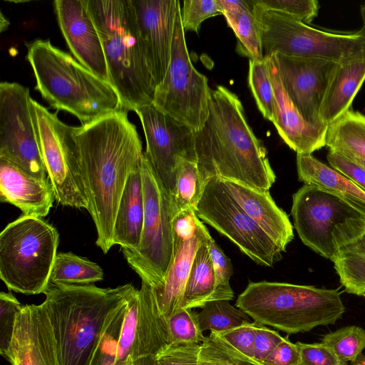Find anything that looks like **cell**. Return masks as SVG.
<instances>
[{
  "label": "cell",
  "mask_w": 365,
  "mask_h": 365,
  "mask_svg": "<svg viewBox=\"0 0 365 365\" xmlns=\"http://www.w3.org/2000/svg\"><path fill=\"white\" fill-rule=\"evenodd\" d=\"M124 108L76 127L80 165L96 241L104 254L113 246L115 220L127 180L140 166L142 143Z\"/></svg>",
  "instance_id": "1"
},
{
  "label": "cell",
  "mask_w": 365,
  "mask_h": 365,
  "mask_svg": "<svg viewBox=\"0 0 365 365\" xmlns=\"http://www.w3.org/2000/svg\"><path fill=\"white\" fill-rule=\"evenodd\" d=\"M195 153L202 191L213 178L267 191L276 180L241 101L225 86L211 89L207 118L195 133Z\"/></svg>",
  "instance_id": "2"
},
{
  "label": "cell",
  "mask_w": 365,
  "mask_h": 365,
  "mask_svg": "<svg viewBox=\"0 0 365 365\" xmlns=\"http://www.w3.org/2000/svg\"><path fill=\"white\" fill-rule=\"evenodd\" d=\"M136 289L130 283L115 288L49 284L41 305L58 365H89L106 326Z\"/></svg>",
  "instance_id": "3"
},
{
  "label": "cell",
  "mask_w": 365,
  "mask_h": 365,
  "mask_svg": "<svg viewBox=\"0 0 365 365\" xmlns=\"http://www.w3.org/2000/svg\"><path fill=\"white\" fill-rule=\"evenodd\" d=\"M26 59L42 98L53 108L75 115L82 125L123 109L112 86L49 40L25 43Z\"/></svg>",
  "instance_id": "4"
},
{
  "label": "cell",
  "mask_w": 365,
  "mask_h": 365,
  "mask_svg": "<svg viewBox=\"0 0 365 365\" xmlns=\"http://www.w3.org/2000/svg\"><path fill=\"white\" fill-rule=\"evenodd\" d=\"M101 36L109 82L123 108L153 103L155 85L139 38L131 0H87Z\"/></svg>",
  "instance_id": "5"
},
{
  "label": "cell",
  "mask_w": 365,
  "mask_h": 365,
  "mask_svg": "<svg viewBox=\"0 0 365 365\" xmlns=\"http://www.w3.org/2000/svg\"><path fill=\"white\" fill-rule=\"evenodd\" d=\"M235 306L254 322L287 334L334 324L345 312L337 289L267 281L250 282Z\"/></svg>",
  "instance_id": "6"
},
{
  "label": "cell",
  "mask_w": 365,
  "mask_h": 365,
  "mask_svg": "<svg viewBox=\"0 0 365 365\" xmlns=\"http://www.w3.org/2000/svg\"><path fill=\"white\" fill-rule=\"evenodd\" d=\"M59 236L40 217L21 215L0 234V278L9 290L44 293L49 285Z\"/></svg>",
  "instance_id": "7"
},
{
  "label": "cell",
  "mask_w": 365,
  "mask_h": 365,
  "mask_svg": "<svg viewBox=\"0 0 365 365\" xmlns=\"http://www.w3.org/2000/svg\"><path fill=\"white\" fill-rule=\"evenodd\" d=\"M291 214L302 242L329 259L365 233L364 214L315 185H304L293 195Z\"/></svg>",
  "instance_id": "8"
},
{
  "label": "cell",
  "mask_w": 365,
  "mask_h": 365,
  "mask_svg": "<svg viewBox=\"0 0 365 365\" xmlns=\"http://www.w3.org/2000/svg\"><path fill=\"white\" fill-rule=\"evenodd\" d=\"M140 172L144 199L141 238L135 250H122L129 266L151 287L163 284L174 250L173 221L178 210L171 193L157 177L145 152Z\"/></svg>",
  "instance_id": "9"
},
{
  "label": "cell",
  "mask_w": 365,
  "mask_h": 365,
  "mask_svg": "<svg viewBox=\"0 0 365 365\" xmlns=\"http://www.w3.org/2000/svg\"><path fill=\"white\" fill-rule=\"evenodd\" d=\"M259 29L263 56L319 58L335 62L365 49V31L333 33L309 26L277 11L265 9L250 0Z\"/></svg>",
  "instance_id": "10"
},
{
  "label": "cell",
  "mask_w": 365,
  "mask_h": 365,
  "mask_svg": "<svg viewBox=\"0 0 365 365\" xmlns=\"http://www.w3.org/2000/svg\"><path fill=\"white\" fill-rule=\"evenodd\" d=\"M31 113L41 155L58 203L89 208L83 183L75 128L31 98Z\"/></svg>",
  "instance_id": "11"
},
{
  "label": "cell",
  "mask_w": 365,
  "mask_h": 365,
  "mask_svg": "<svg viewBox=\"0 0 365 365\" xmlns=\"http://www.w3.org/2000/svg\"><path fill=\"white\" fill-rule=\"evenodd\" d=\"M180 9L176 16L170 63L162 82L155 89L153 104L197 132L208 116L211 88L206 76L192 65Z\"/></svg>",
  "instance_id": "12"
},
{
  "label": "cell",
  "mask_w": 365,
  "mask_h": 365,
  "mask_svg": "<svg viewBox=\"0 0 365 365\" xmlns=\"http://www.w3.org/2000/svg\"><path fill=\"white\" fill-rule=\"evenodd\" d=\"M194 210L257 264L272 267L282 259L284 251L230 197L220 179L206 182Z\"/></svg>",
  "instance_id": "13"
},
{
  "label": "cell",
  "mask_w": 365,
  "mask_h": 365,
  "mask_svg": "<svg viewBox=\"0 0 365 365\" xmlns=\"http://www.w3.org/2000/svg\"><path fill=\"white\" fill-rule=\"evenodd\" d=\"M29 89L16 82L0 83V159L39 180L48 179L31 113Z\"/></svg>",
  "instance_id": "14"
},
{
  "label": "cell",
  "mask_w": 365,
  "mask_h": 365,
  "mask_svg": "<svg viewBox=\"0 0 365 365\" xmlns=\"http://www.w3.org/2000/svg\"><path fill=\"white\" fill-rule=\"evenodd\" d=\"M135 112L145 134V154L157 177L172 195L180 159L196 161L195 132L153 103L139 107Z\"/></svg>",
  "instance_id": "15"
},
{
  "label": "cell",
  "mask_w": 365,
  "mask_h": 365,
  "mask_svg": "<svg viewBox=\"0 0 365 365\" xmlns=\"http://www.w3.org/2000/svg\"><path fill=\"white\" fill-rule=\"evenodd\" d=\"M274 55L284 89L301 115L315 127H327L321 120L320 110L338 62Z\"/></svg>",
  "instance_id": "16"
},
{
  "label": "cell",
  "mask_w": 365,
  "mask_h": 365,
  "mask_svg": "<svg viewBox=\"0 0 365 365\" xmlns=\"http://www.w3.org/2000/svg\"><path fill=\"white\" fill-rule=\"evenodd\" d=\"M139 38L155 88L168 70L171 56L178 0H131Z\"/></svg>",
  "instance_id": "17"
},
{
  "label": "cell",
  "mask_w": 365,
  "mask_h": 365,
  "mask_svg": "<svg viewBox=\"0 0 365 365\" xmlns=\"http://www.w3.org/2000/svg\"><path fill=\"white\" fill-rule=\"evenodd\" d=\"M53 7L60 30L74 58L109 82L102 41L87 0H55Z\"/></svg>",
  "instance_id": "18"
},
{
  "label": "cell",
  "mask_w": 365,
  "mask_h": 365,
  "mask_svg": "<svg viewBox=\"0 0 365 365\" xmlns=\"http://www.w3.org/2000/svg\"><path fill=\"white\" fill-rule=\"evenodd\" d=\"M3 356L11 365H58L51 328L41 304L23 306Z\"/></svg>",
  "instance_id": "19"
},
{
  "label": "cell",
  "mask_w": 365,
  "mask_h": 365,
  "mask_svg": "<svg viewBox=\"0 0 365 365\" xmlns=\"http://www.w3.org/2000/svg\"><path fill=\"white\" fill-rule=\"evenodd\" d=\"M266 58L274 91L273 124L284 143L297 154H309L325 146L327 128L307 123L286 93L281 82L276 56Z\"/></svg>",
  "instance_id": "20"
},
{
  "label": "cell",
  "mask_w": 365,
  "mask_h": 365,
  "mask_svg": "<svg viewBox=\"0 0 365 365\" xmlns=\"http://www.w3.org/2000/svg\"><path fill=\"white\" fill-rule=\"evenodd\" d=\"M173 235V255L165 280L156 287H150L159 314L166 323L172 314L181 309L184 289L196 252L210 234L198 219L192 235Z\"/></svg>",
  "instance_id": "21"
},
{
  "label": "cell",
  "mask_w": 365,
  "mask_h": 365,
  "mask_svg": "<svg viewBox=\"0 0 365 365\" xmlns=\"http://www.w3.org/2000/svg\"><path fill=\"white\" fill-rule=\"evenodd\" d=\"M221 181L230 197L285 251L294 239L293 226L269 192L235 181Z\"/></svg>",
  "instance_id": "22"
},
{
  "label": "cell",
  "mask_w": 365,
  "mask_h": 365,
  "mask_svg": "<svg viewBox=\"0 0 365 365\" xmlns=\"http://www.w3.org/2000/svg\"><path fill=\"white\" fill-rule=\"evenodd\" d=\"M55 199L49 179L39 180L0 159V200L16 206L23 215L46 217Z\"/></svg>",
  "instance_id": "23"
},
{
  "label": "cell",
  "mask_w": 365,
  "mask_h": 365,
  "mask_svg": "<svg viewBox=\"0 0 365 365\" xmlns=\"http://www.w3.org/2000/svg\"><path fill=\"white\" fill-rule=\"evenodd\" d=\"M365 81V49L338 62L326 93L320 118L328 125L347 110Z\"/></svg>",
  "instance_id": "24"
},
{
  "label": "cell",
  "mask_w": 365,
  "mask_h": 365,
  "mask_svg": "<svg viewBox=\"0 0 365 365\" xmlns=\"http://www.w3.org/2000/svg\"><path fill=\"white\" fill-rule=\"evenodd\" d=\"M297 170L304 185L319 187L365 215V191L342 173L309 154H297Z\"/></svg>",
  "instance_id": "25"
},
{
  "label": "cell",
  "mask_w": 365,
  "mask_h": 365,
  "mask_svg": "<svg viewBox=\"0 0 365 365\" xmlns=\"http://www.w3.org/2000/svg\"><path fill=\"white\" fill-rule=\"evenodd\" d=\"M144 219V199L140 166L129 176L118 206L113 244L135 250L140 244Z\"/></svg>",
  "instance_id": "26"
},
{
  "label": "cell",
  "mask_w": 365,
  "mask_h": 365,
  "mask_svg": "<svg viewBox=\"0 0 365 365\" xmlns=\"http://www.w3.org/2000/svg\"><path fill=\"white\" fill-rule=\"evenodd\" d=\"M223 15L237 39V51L250 60L264 58L261 36L250 0H220Z\"/></svg>",
  "instance_id": "27"
},
{
  "label": "cell",
  "mask_w": 365,
  "mask_h": 365,
  "mask_svg": "<svg viewBox=\"0 0 365 365\" xmlns=\"http://www.w3.org/2000/svg\"><path fill=\"white\" fill-rule=\"evenodd\" d=\"M325 146L347 158L365 160V115L349 110L329 123Z\"/></svg>",
  "instance_id": "28"
},
{
  "label": "cell",
  "mask_w": 365,
  "mask_h": 365,
  "mask_svg": "<svg viewBox=\"0 0 365 365\" xmlns=\"http://www.w3.org/2000/svg\"><path fill=\"white\" fill-rule=\"evenodd\" d=\"M210 235L200 245L184 289L181 309L202 308L212 301L215 276L208 249Z\"/></svg>",
  "instance_id": "29"
},
{
  "label": "cell",
  "mask_w": 365,
  "mask_h": 365,
  "mask_svg": "<svg viewBox=\"0 0 365 365\" xmlns=\"http://www.w3.org/2000/svg\"><path fill=\"white\" fill-rule=\"evenodd\" d=\"M330 260L345 291L362 296L365 293V233L341 247Z\"/></svg>",
  "instance_id": "30"
},
{
  "label": "cell",
  "mask_w": 365,
  "mask_h": 365,
  "mask_svg": "<svg viewBox=\"0 0 365 365\" xmlns=\"http://www.w3.org/2000/svg\"><path fill=\"white\" fill-rule=\"evenodd\" d=\"M103 279V271L96 263L72 252L57 254L49 284L87 285Z\"/></svg>",
  "instance_id": "31"
},
{
  "label": "cell",
  "mask_w": 365,
  "mask_h": 365,
  "mask_svg": "<svg viewBox=\"0 0 365 365\" xmlns=\"http://www.w3.org/2000/svg\"><path fill=\"white\" fill-rule=\"evenodd\" d=\"M197 317L202 331L210 330L221 333L251 322L247 314L232 306L227 300L206 303L197 314Z\"/></svg>",
  "instance_id": "32"
},
{
  "label": "cell",
  "mask_w": 365,
  "mask_h": 365,
  "mask_svg": "<svg viewBox=\"0 0 365 365\" xmlns=\"http://www.w3.org/2000/svg\"><path fill=\"white\" fill-rule=\"evenodd\" d=\"M197 365H263L231 346L217 332L210 331L200 344Z\"/></svg>",
  "instance_id": "33"
},
{
  "label": "cell",
  "mask_w": 365,
  "mask_h": 365,
  "mask_svg": "<svg viewBox=\"0 0 365 365\" xmlns=\"http://www.w3.org/2000/svg\"><path fill=\"white\" fill-rule=\"evenodd\" d=\"M201 193L200 175L196 161L180 158L175 185L172 194L178 212L187 209L195 210Z\"/></svg>",
  "instance_id": "34"
},
{
  "label": "cell",
  "mask_w": 365,
  "mask_h": 365,
  "mask_svg": "<svg viewBox=\"0 0 365 365\" xmlns=\"http://www.w3.org/2000/svg\"><path fill=\"white\" fill-rule=\"evenodd\" d=\"M248 82L261 113L266 119L273 122L274 91L266 58L250 60Z\"/></svg>",
  "instance_id": "35"
},
{
  "label": "cell",
  "mask_w": 365,
  "mask_h": 365,
  "mask_svg": "<svg viewBox=\"0 0 365 365\" xmlns=\"http://www.w3.org/2000/svg\"><path fill=\"white\" fill-rule=\"evenodd\" d=\"M322 343L343 362L354 363L365 349V330L356 325L344 327L325 334Z\"/></svg>",
  "instance_id": "36"
},
{
  "label": "cell",
  "mask_w": 365,
  "mask_h": 365,
  "mask_svg": "<svg viewBox=\"0 0 365 365\" xmlns=\"http://www.w3.org/2000/svg\"><path fill=\"white\" fill-rule=\"evenodd\" d=\"M140 311L139 289L130 298L123 322L116 354V365H132L138 336Z\"/></svg>",
  "instance_id": "37"
},
{
  "label": "cell",
  "mask_w": 365,
  "mask_h": 365,
  "mask_svg": "<svg viewBox=\"0 0 365 365\" xmlns=\"http://www.w3.org/2000/svg\"><path fill=\"white\" fill-rule=\"evenodd\" d=\"M197 314L191 309H180L167 320L168 342L201 344L206 336L200 328Z\"/></svg>",
  "instance_id": "38"
},
{
  "label": "cell",
  "mask_w": 365,
  "mask_h": 365,
  "mask_svg": "<svg viewBox=\"0 0 365 365\" xmlns=\"http://www.w3.org/2000/svg\"><path fill=\"white\" fill-rule=\"evenodd\" d=\"M128 301L117 311L106 326L89 365H116L118 342Z\"/></svg>",
  "instance_id": "39"
},
{
  "label": "cell",
  "mask_w": 365,
  "mask_h": 365,
  "mask_svg": "<svg viewBox=\"0 0 365 365\" xmlns=\"http://www.w3.org/2000/svg\"><path fill=\"white\" fill-rule=\"evenodd\" d=\"M208 249L215 276L212 301H230L234 298V292L230 284V279L233 272L232 262L212 237L208 240Z\"/></svg>",
  "instance_id": "40"
},
{
  "label": "cell",
  "mask_w": 365,
  "mask_h": 365,
  "mask_svg": "<svg viewBox=\"0 0 365 365\" xmlns=\"http://www.w3.org/2000/svg\"><path fill=\"white\" fill-rule=\"evenodd\" d=\"M181 21L185 31L197 32L207 19L222 14L220 0H186L180 9Z\"/></svg>",
  "instance_id": "41"
},
{
  "label": "cell",
  "mask_w": 365,
  "mask_h": 365,
  "mask_svg": "<svg viewBox=\"0 0 365 365\" xmlns=\"http://www.w3.org/2000/svg\"><path fill=\"white\" fill-rule=\"evenodd\" d=\"M261 7L282 12L293 18L309 24L317 16L319 2L317 0H255Z\"/></svg>",
  "instance_id": "42"
},
{
  "label": "cell",
  "mask_w": 365,
  "mask_h": 365,
  "mask_svg": "<svg viewBox=\"0 0 365 365\" xmlns=\"http://www.w3.org/2000/svg\"><path fill=\"white\" fill-rule=\"evenodd\" d=\"M23 306L11 292H0V354L8 350L14 331L16 317Z\"/></svg>",
  "instance_id": "43"
},
{
  "label": "cell",
  "mask_w": 365,
  "mask_h": 365,
  "mask_svg": "<svg viewBox=\"0 0 365 365\" xmlns=\"http://www.w3.org/2000/svg\"><path fill=\"white\" fill-rule=\"evenodd\" d=\"M200 344H170L156 356L158 365H197Z\"/></svg>",
  "instance_id": "44"
},
{
  "label": "cell",
  "mask_w": 365,
  "mask_h": 365,
  "mask_svg": "<svg viewBox=\"0 0 365 365\" xmlns=\"http://www.w3.org/2000/svg\"><path fill=\"white\" fill-rule=\"evenodd\" d=\"M300 361L298 365H347L323 343L306 344L298 341Z\"/></svg>",
  "instance_id": "45"
},
{
  "label": "cell",
  "mask_w": 365,
  "mask_h": 365,
  "mask_svg": "<svg viewBox=\"0 0 365 365\" xmlns=\"http://www.w3.org/2000/svg\"><path fill=\"white\" fill-rule=\"evenodd\" d=\"M255 327V322H248L219 334L240 352L253 359Z\"/></svg>",
  "instance_id": "46"
},
{
  "label": "cell",
  "mask_w": 365,
  "mask_h": 365,
  "mask_svg": "<svg viewBox=\"0 0 365 365\" xmlns=\"http://www.w3.org/2000/svg\"><path fill=\"white\" fill-rule=\"evenodd\" d=\"M283 339L277 331L256 322L253 359L262 363Z\"/></svg>",
  "instance_id": "47"
},
{
  "label": "cell",
  "mask_w": 365,
  "mask_h": 365,
  "mask_svg": "<svg viewBox=\"0 0 365 365\" xmlns=\"http://www.w3.org/2000/svg\"><path fill=\"white\" fill-rule=\"evenodd\" d=\"M327 158L331 168L344 175L365 191V168L332 151H329Z\"/></svg>",
  "instance_id": "48"
},
{
  "label": "cell",
  "mask_w": 365,
  "mask_h": 365,
  "mask_svg": "<svg viewBox=\"0 0 365 365\" xmlns=\"http://www.w3.org/2000/svg\"><path fill=\"white\" fill-rule=\"evenodd\" d=\"M300 354L296 344L290 341L288 336L283 340L263 360V365H298Z\"/></svg>",
  "instance_id": "49"
},
{
  "label": "cell",
  "mask_w": 365,
  "mask_h": 365,
  "mask_svg": "<svg viewBox=\"0 0 365 365\" xmlns=\"http://www.w3.org/2000/svg\"><path fill=\"white\" fill-rule=\"evenodd\" d=\"M132 365H158L155 356H147L136 359Z\"/></svg>",
  "instance_id": "50"
},
{
  "label": "cell",
  "mask_w": 365,
  "mask_h": 365,
  "mask_svg": "<svg viewBox=\"0 0 365 365\" xmlns=\"http://www.w3.org/2000/svg\"><path fill=\"white\" fill-rule=\"evenodd\" d=\"M360 14L363 22V26L361 28L365 31V3L360 6Z\"/></svg>",
  "instance_id": "51"
},
{
  "label": "cell",
  "mask_w": 365,
  "mask_h": 365,
  "mask_svg": "<svg viewBox=\"0 0 365 365\" xmlns=\"http://www.w3.org/2000/svg\"><path fill=\"white\" fill-rule=\"evenodd\" d=\"M354 365H365V355L361 354L354 363Z\"/></svg>",
  "instance_id": "52"
},
{
  "label": "cell",
  "mask_w": 365,
  "mask_h": 365,
  "mask_svg": "<svg viewBox=\"0 0 365 365\" xmlns=\"http://www.w3.org/2000/svg\"><path fill=\"white\" fill-rule=\"evenodd\" d=\"M350 160L354 161L355 163H356L357 164H359V165H361V167L365 168V160H362L356 159V158H351Z\"/></svg>",
  "instance_id": "53"
},
{
  "label": "cell",
  "mask_w": 365,
  "mask_h": 365,
  "mask_svg": "<svg viewBox=\"0 0 365 365\" xmlns=\"http://www.w3.org/2000/svg\"><path fill=\"white\" fill-rule=\"evenodd\" d=\"M362 296L365 297V293Z\"/></svg>",
  "instance_id": "54"
}]
</instances>
